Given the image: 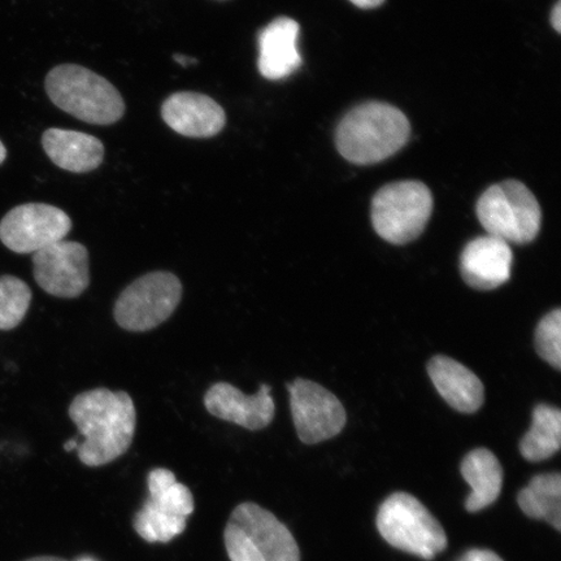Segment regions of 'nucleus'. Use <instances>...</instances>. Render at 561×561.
I'll list each match as a JSON object with an SVG mask.
<instances>
[{
  "label": "nucleus",
  "mask_w": 561,
  "mask_h": 561,
  "mask_svg": "<svg viewBox=\"0 0 561 561\" xmlns=\"http://www.w3.org/2000/svg\"><path fill=\"white\" fill-rule=\"evenodd\" d=\"M69 417L83 437L77 453L88 467L110 465L121 458L135 438L136 405L125 391L101 388L81 392L69 407Z\"/></svg>",
  "instance_id": "f257e3e1"
},
{
  "label": "nucleus",
  "mask_w": 561,
  "mask_h": 561,
  "mask_svg": "<svg viewBox=\"0 0 561 561\" xmlns=\"http://www.w3.org/2000/svg\"><path fill=\"white\" fill-rule=\"evenodd\" d=\"M411 136L409 118L381 102L357 105L342 118L335 133L336 149L351 163H380L402 150Z\"/></svg>",
  "instance_id": "f03ea898"
},
{
  "label": "nucleus",
  "mask_w": 561,
  "mask_h": 561,
  "mask_svg": "<svg viewBox=\"0 0 561 561\" xmlns=\"http://www.w3.org/2000/svg\"><path fill=\"white\" fill-rule=\"evenodd\" d=\"M46 91L56 107L81 122L110 125L124 116L125 103L118 90L80 66L54 68L46 77Z\"/></svg>",
  "instance_id": "7ed1b4c3"
},
{
  "label": "nucleus",
  "mask_w": 561,
  "mask_h": 561,
  "mask_svg": "<svg viewBox=\"0 0 561 561\" xmlns=\"http://www.w3.org/2000/svg\"><path fill=\"white\" fill-rule=\"evenodd\" d=\"M224 539L230 561H300L290 530L255 503L231 512Z\"/></svg>",
  "instance_id": "20e7f679"
},
{
  "label": "nucleus",
  "mask_w": 561,
  "mask_h": 561,
  "mask_svg": "<svg viewBox=\"0 0 561 561\" xmlns=\"http://www.w3.org/2000/svg\"><path fill=\"white\" fill-rule=\"evenodd\" d=\"M489 236L515 244L536 240L542 226L541 206L523 182L508 180L490 186L476 207Z\"/></svg>",
  "instance_id": "39448f33"
},
{
  "label": "nucleus",
  "mask_w": 561,
  "mask_h": 561,
  "mask_svg": "<svg viewBox=\"0 0 561 561\" xmlns=\"http://www.w3.org/2000/svg\"><path fill=\"white\" fill-rule=\"evenodd\" d=\"M376 523L386 542L421 559L432 560L447 547L437 518L409 493L390 495L378 510Z\"/></svg>",
  "instance_id": "423d86ee"
},
{
  "label": "nucleus",
  "mask_w": 561,
  "mask_h": 561,
  "mask_svg": "<svg viewBox=\"0 0 561 561\" xmlns=\"http://www.w3.org/2000/svg\"><path fill=\"white\" fill-rule=\"evenodd\" d=\"M433 213L430 187L399 181L380 188L371 201V224L386 242L407 244L423 234Z\"/></svg>",
  "instance_id": "0eeeda50"
},
{
  "label": "nucleus",
  "mask_w": 561,
  "mask_h": 561,
  "mask_svg": "<svg viewBox=\"0 0 561 561\" xmlns=\"http://www.w3.org/2000/svg\"><path fill=\"white\" fill-rule=\"evenodd\" d=\"M182 298V284L170 272H151L130 284L118 297L114 316L128 332H149L171 318Z\"/></svg>",
  "instance_id": "6e6552de"
},
{
  "label": "nucleus",
  "mask_w": 561,
  "mask_h": 561,
  "mask_svg": "<svg viewBox=\"0 0 561 561\" xmlns=\"http://www.w3.org/2000/svg\"><path fill=\"white\" fill-rule=\"evenodd\" d=\"M287 390L294 425L304 444L316 445L339 436L347 416L345 407L333 392L305 378L287 385Z\"/></svg>",
  "instance_id": "1a4fd4ad"
},
{
  "label": "nucleus",
  "mask_w": 561,
  "mask_h": 561,
  "mask_svg": "<svg viewBox=\"0 0 561 561\" xmlns=\"http://www.w3.org/2000/svg\"><path fill=\"white\" fill-rule=\"evenodd\" d=\"M72 221L58 207L27 203L12 208L0 221V241L16 254H34L65 240Z\"/></svg>",
  "instance_id": "9d476101"
},
{
  "label": "nucleus",
  "mask_w": 561,
  "mask_h": 561,
  "mask_svg": "<svg viewBox=\"0 0 561 561\" xmlns=\"http://www.w3.org/2000/svg\"><path fill=\"white\" fill-rule=\"evenodd\" d=\"M33 275L41 289L53 297H80L90 285L89 251L66 240L47 245L33 254Z\"/></svg>",
  "instance_id": "9b49d317"
},
{
  "label": "nucleus",
  "mask_w": 561,
  "mask_h": 561,
  "mask_svg": "<svg viewBox=\"0 0 561 561\" xmlns=\"http://www.w3.org/2000/svg\"><path fill=\"white\" fill-rule=\"evenodd\" d=\"M271 386L263 383L254 396H245L228 382H217L208 389L205 405L210 415L244 427L262 431L275 417L276 405Z\"/></svg>",
  "instance_id": "f8f14e48"
},
{
  "label": "nucleus",
  "mask_w": 561,
  "mask_h": 561,
  "mask_svg": "<svg viewBox=\"0 0 561 561\" xmlns=\"http://www.w3.org/2000/svg\"><path fill=\"white\" fill-rule=\"evenodd\" d=\"M514 254L507 242L493 236L474 238L460 256L461 276L472 289L490 291L511 278Z\"/></svg>",
  "instance_id": "ddd939ff"
},
{
  "label": "nucleus",
  "mask_w": 561,
  "mask_h": 561,
  "mask_svg": "<svg viewBox=\"0 0 561 561\" xmlns=\"http://www.w3.org/2000/svg\"><path fill=\"white\" fill-rule=\"evenodd\" d=\"M161 116L171 129L191 138H210L227 124L226 111L213 98L199 93L172 94L161 107Z\"/></svg>",
  "instance_id": "4468645a"
},
{
  "label": "nucleus",
  "mask_w": 561,
  "mask_h": 561,
  "mask_svg": "<svg viewBox=\"0 0 561 561\" xmlns=\"http://www.w3.org/2000/svg\"><path fill=\"white\" fill-rule=\"evenodd\" d=\"M299 24L290 18H278L259 35L257 67L266 80H284L301 66L298 51Z\"/></svg>",
  "instance_id": "2eb2a0df"
},
{
  "label": "nucleus",
  "mask_w": 561,
  "mask_h": 561,
  "mask_svg": "<svg viewBox=\"0 0 561 561\" xmlns=\"http://www.w3.org/2000/svg\"><path fill=\"white\" fill-rule=\"evenodd\" d=\"M427 374L440 397L456 411L474 413L485 402V388L480 378L451 357L434 356L427 364Z\"/></svg>",
  "instance_id": "dca6fc26"
},
{
  "label": "nucleus",
  "mask_w": 561,
  "mask_h": 561,
  "mask_svg": "<svg viewBox=\"0 0 561 561\" xmlns=\"http://www.w3.org/2000/svg\"><path fill=\"white\" fill-rule=\"evenodd\" d=\"M42 146L54 164L73 173L94 171L104 159L101 140L85 133L48 129L42 137Z\"/></svg>",
  "instance_id": "f3484780"
},
{
  "label": "nucleus",
  "mask_w": 561,
  "mask_h": 561,
  "mask_svg": "<svg viewBox=\"0 0 561 561\" xmlns=\"http://www.w3.org/2000/svg\"><path fill=\"white\" fill-rule=\"evenodd\" d=\"M460 471L472 488L466 501L469 512H480L493 504L501 495L503 468L496 456L486 448H476L461 462Z\"/></svg>",
  "instance_id": "a211bd4d"
},
{
  "label": "nucleus",
  "mask_w": 561,
  "mask_h": 561,
  "mask_svg": "<svg viewBox=\"0 0 561 561\" xmlns=\"http://www.w3.org/2000/svg\"><path fill=\"white\" fill-rule=\"evenodd\" d=\"M518 506L526 516L545 520L558 531L561 529V476L538 474L517 496Z\"/></svg>",
  "instance_id": "6ab92c4d"
},
{
  "label": "nucleus",
  "mask_w": 561,
  "mask_h": 561,
  "mask_svg": "<svg viewBox=\"0 0 561 561\" xmlns=\"http://www.w3.org/2000/svg\"><path fill=\"white\" fill-rule=\"evenodd\" d=\"M561 445V412L557 407L538 404L533 411V423L520 442L524 458L531 462L552 458Z\"/></svg>",
  "instance_id": "aec40b11"
},
{
  "label": "nucleus",
  "mask_w": 561,
  "mask_h": 561,
  "mask_svg": "<svg viewBox=\"0 0 561 561\" xmlns=\"http://www.w3.org/2000/svg\"><path fill=\"white\" fill-rule=\"evenodd\" d=\"M150 497L147 503L165 514L187 518L194 511L192 491L175 480L173 472L157 468L149 474Z\"/></svg>",
  "instance_id": "412c9836"
},
{
  "label": "nucleus",
  "mask_w": 561,
  "mask_h": 561,
  "mask_svg": "<svg viewBox=\"0 0 561 561\" xmlns=\"http://www.w3.org/2000/svg\"><path fill=\"white\" fill-rule=\"evenodd\" d=\"M32 298L25 280L11 275L0 277V331H12L23 322Z\"/></svg>",
  "instance_id": "4be33fe9"
},
{
  "label": "nucleus",
  "mask_w": 561,
  "mask_h": 561,
  "mask_svg": "<svg viewBox=\"0 0 561 561\" xmlns=\"http://www.w3.org/2000/svg\"><path fill=\"white\" fill-rule=\"evenodd\" d=\"M187 518L175 517L145 503L135 517V529L147 542H170L184 533Z\"/></svg>",
  "instance_id": "5701e85b"
},
{
  "label": "nucleus",
  "mask_w": 561,
  "mask_h": 561,
  "mask_svg": "<svg viewBox=\"0 0 561 561\" xmlns=\"http://www.w3.org/2000/svg\"><path fill=\"white\" fill-rule=\"evenodd\" d=\"M536 350L546 363L561 369V311L547 313L536 329Z\"/></svg>",
  "instance_id": "b1692460"
},
{
  "label": "nucleus",
  "mask_w": 561,
  "mask_h": 561,
  "mask_svg": "<svg viewBox=\"0 0 561 561\" xmlns=\"http://www.w3.org/2000/svg\"><path fill=\"white\" fill-rule=\"evenodd\" d=\"M459 561H503V559L491 550L474 549L466 552Z\"/></svg>",
  "instance_id": "393cba45"
},
{
  "label": "nucleus",
  "mask_w": 561,
  "mask_h": 561,
  "mask_svg": "<svg viewBox=\"0 0 561 561\" xmlns=\"http://www.w3.org/2000/svg\"><path fill=\"white\" fill-rule=\"evenodd\" d=\"M350 2L355 4L356 7H359V9L371 10L377 9V7H380L385 2V0H350Z\"/></svg>",
  "instance_id": "a878e982"
},
{
  "label": "nucleus",
  "mask_w": 561,
  "mask_h": 561,
  "mask_svg": "<svg viewBox=\"0 0 561 561\" xmlns=\"http://www.w3.org/2000/svg\"><path fill=\"white\" fill-rule=\"evenodd\" d=\"M551 24L553 26V30H556L558 33L561 32V3L558 2L556 5V9H553L551 13Z\"/></svg>",
  "instance_id": "bb28decb"
},
{
  "label": "nucleus",
  "mask_w": 561,
  "mask_h": 561,
  "mask_svg": "<svg viewBox=\"0 0 561 561\" xmlns=\"http://www.w3.org/2000/svg\"><path fill=\"white\" fill-rule=\"evenodd\" d=\"M174 60L179 62V65L187 67L191 62H195V60L188 59L187 56L174 55Z\"/></svg>",
  "instance_id": "cd10ccee"
},
{
  "label": "nucleus",
  "mask_w": 561,
  "mask_h": 561,
  "mask_svg": "<svg viewBox=\"0 0 561 561\" xmlns=\"http://www.w3.org/2000/svg\"><path fill=\"white\" fill-rule=\"evenodd\" d=\"M62 447H65V450L67 453H70V451L77 450V448H79V442H77V439H69L68 442H66V445Z\"/></svg>",
  "instance_id": "c85d7f7f"
},
{
  "label": "nucleus",
  "mask_w": 561,
  "mask_h": 561,
  "mask_svg": "<svg viewBox=\"0 0 561 561\" xmlns=\"http://www.w3.org/2000/svg\"><path fill=\"white\" fill-rule=\"evenodd\" d=\"M25 561H68V560L61 559V558H55V557H39V558L27 559Z\"/></svg>",
  "instance_id": "c756f323"
},
{
  "label": "nucleus",
  "mask_w": 561,
  "mask_h": 561,
  "mask_svg": "<svg viewBox=\"0 0 561 561\" xmlns=\"http://www.w3.org/2000/svg\"><path fill=\"white\" fill-rule=\"evenodd\" d=\"M5 158H7V150H5V147H4L3 142H2V140H0V164L3 163Z\"/></svg>",
  "instance_id": "7c9ffc66"
},
{
  "label": "nucleus",
  "mask_w": 561,
  "mask_h": 561,
  "mask_svg": "<svg viewBox=\"0 0 561 561\" xmlns=\"http://www.w3.org/2000/svg\"><path fill=\"white\" fill-rule=\"evenodd\" d=\"M81 561H91V560H81Z\"/></svg>",
  "instance_id": "2f4dec72"
}]
</instances>
